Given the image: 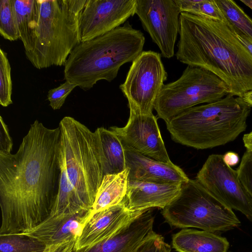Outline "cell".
<instances>
[{
    "mask_svg": "<svg viewBox=\"0 0 252 252\" xmlns=\"http://www.w3.org/2000/svg\"><path fill=\"white\" fill-rule=\"evenodd\" d=\"M59 126L35 120L15 154L0 153V235L30 230L49 216L61 175Z\"/></svg>",
    "mask_w": 252,
    "mask_h": 252,
    "instance_id": "obj_1",
    "label": "cell"
},
{
    "mask_svg": "<svg viewBox=\"0 0 252 252\" xmlns=\"http://www.w3.org/2000/svg\"><path fill=\"white\" fill-rule=\"evenodd\" d=\"M179 34L177 60L212 72L227 85L233 95L241 97L252 91V55L228 21L181 12Z\"/></svg>",
    "mask_w": 252,
    "mask_h": 252,
    "instance_id": "obj_2",
    "label": "cell"
},
{
    "mask_svg": "<svg viewBox=\"0 0 252 252\" xmlns=\"http://www.w3.org/2000/svg\"><path fill=\"white\" fill-rule=\"evenodd\" d=\"M145 41L141 31L126 22L76 46L64 65V78L85 91L100 80L110 82L123 64L132 62L143 51Z\"/></svg>",
    "mask_w": 252,
    "mask_h": 252,
    "instance_id": "obj_3",
    "label": "cell"
},
{
    "mask_svg": "<svg viewBox=\"0 0 252 252\" xmlns=\"http://www.w3.org/2000/svg\"><path fill=\"white\" fill-rule=\"evenodd\" d=\"M251 107L228 94L216 101L194 106L166 123L175 142L207 149L234 141L246 129Z\"/></svg>",
    "mask_w": 252,
    "mask_h": 252,
    "instance_id": "obj_4",
    "label": "cell"
},
{
    "mask_svg": "<svg viewBox=\"0 0 252 252\" xmlns=\"http://www.w3.org/2000/svg\"><path fill=\"white\" fill-rule=\"evenodd\" d=\"M59 126L60 162L82 208L92 210L104 177L98 134L69 116L63 117Z\"/></svg>",
    "mask_w": 252,
    "mask_h": 252,
    "instance_id": "obj_5",
    "label": "cell"
},
{
    "mask_svg": "<svg viewBox=\"0 0 252 252\" xmlns=\"http://www.w3.org/2000/svg\"><path fill=\"white\" fill-rule=\"evenodd\" d=\"M40 15L32 50L26 54L34 67L64 65L81 41L79 21L87 0H39Z\"/></svg>",
    "mask_w": 252,
    "mask_h": 252,
    "instance_id": "obj_6",
    "label": "cell"
},
{
    "mask_svg": "<svg viewBox=\"0 0 252 252\" xmlns=\"http://www.w3.org/2000/svg\"><path fill=\"white\" fill-rule=\"evenodd\" d=\"M161 213L170 225L183 229L195 228L215 233L227 231L241 224L233 210L196 180L189 179L183 184L178 195Z\"/></svg>",
    "mask_w": 252,
    "mask_h": 252,
    "instance_id": "obj_7",
    "label": "cell"
},
{
    "mask_svg": "<svg viewBox=\"0 0 252 252\" xmlns=\"http://www.w3.org/2000/svg\"><path fill=\"white\" fill-rule=\"evenodd\" d=\"M228 94V87L216 75L188 65L179 78L163 85L154 109L166 124L191 107L216 101Z\"/></svg>",
    "mask_w": 252,
    "mask_h": 252,
    "instance_id": "obj_8",
    "label": "cell"
},
{
    "mask_svg": "<svg viewBox=\"0 0 252 252\" xmlns=\"http://www.w3.org/2000/svg\"><path fill=\"white\" fill-rule=\"evenodd\" d=\"M161 54L143 51L132 62L120 89L129 109L144 114H153L157 99L167 78Z\"/></svg>",
    "mask_w": 252,
    "mask_h": 252,
    "instance_id": "obj_9",
    "label": "cell"
},
{
    "mask_svg": "<svg viewBox=\"0 0 252 252\" xmlns=\"http://www.w3.org/2000/svg\"><path fill=\"white\" fill-rule=\"evenodd\" d=\"M195 180L224 205L252 221V197L241 182L237 170L225 163L222 155H210Z\"/></svg>",
    "mask_w": 252,
    "mask_h": 252,
    "instance_id": "obj_10",
    "label": "cell"
},
{
    "mask_svg": "<svg viewBox=\"0 0 252 252\" xmlns=\"http://www.w3.org/2000/svg\"><path fill=\"white\" fill-rule=\"evenodd\" d=\"M181 13L175 0H136L135 14L165 58L175 55Z\"/></svg>",
    "mask_w": 252,
    "mask_h": 252,
    "instance_id": "obj_11",
    "label": "cell"
},
{
    "mask_svg": "<svg viewBox=\"0 0 252 252\" xmlns=\"http://www.w3.org/2000/svg\"><path fill=\"white\" fill-rule=\"evenodd\" d=\"M128 121L124 127L111 126L125 148L162 162L170 159L161 137L157 118L153 114H144L129 109Z\"/></svg>",
    "mask_w": 252,
    "mask_h": 252,
    "instance_id": "obj_12",
    "label": "cell"
},
{
    "mask_svg": "<svg viewBox=\"0 0 252 252\" xmlns=\"http://www.w3.org/2000/svg\"><path fill=\"white\" fill-rule=\"evenodd\" d=\"M136 0H87L79 21L81 42L102 35L135 14Z\"/></svg>",
    "mask_w": 252,
    "mask_h": 252,
    "instance_id": "obj_13",
    "label": "cell"
},
{
    "mask_svg": "<svg viewBox=\"0 0 252 252\" xmlns=\"http://www.w3.org/2000/svg\"><path fill=\"white\" fill-rule=\"evenodd\" d=\"M147 210H130L125 197L119 204L91 212L73 250L92 246L112 236Z\"/></svg>",
    "mask_w": 252,
    "mask_h": 252,
    "instance_id": "obj_14",
    "label": "cell"
},
{
    "mask_svg": "<svg viewBox=\"0 0 252 252\" xmlns=\"http://www.w3.org/2000/svg\"><path fill=\"white\" fill-rule=\"evenodd\" d=\"M125 153L128 181L183 184L189 179L184 171L172 162L157 160L126 148H125Z\"/></svg>",
    "mask_w": 252,
    "mask_h": 252,
    "instance_id": "obj_15",
    "label": "cell"
},
{
    "mask_svg": "<svg viewBox=\"0 0 252 252\" xmlns=\"http://www.w3.org/2000/svg\"><path fill=\"white\" fill-rule=\"evenodd\" d=\"M92 210H82L74 214L49 215L34 227L18 233L34 238L49 246L76 238L81 235Z\"/></svg>",
    "mask_w": 252,
    "mask_h": 252,
    "instance_id": "obj_16",
    "label": "cell"
},
{
    "mask_svg": "<svg viewBox=\"0 0 252 252\" xmlns=\"http://www.w3.org/2000/svg\"><path fill=\"white\" fill-rule=\"evenodd\" d=\"M154 219L150 209L147 210L112 236L72 252H134L154 232Z\"/></svg>",
    "mask_w": 252,
    "mask_h": 252,
    "instance_id": "obj_17",
    "label": "cell"
},
{
    "mask_svg": "<svg viewBox=\"0 0 252 252\" xmlns=\"http://www.w3.org/2000/svg\"><path fill=\"white\" fill-rule=\"evenodd\" d=\"M182 185L128 180L127 206L133 211L162 209L178 195Z\"/></svg>",
    "mask_w": 252,
    "mask_h": 252,
    "instance_id": "obj_18",
    "label": "cell"
},
{
    "mask_svg": "<svg viewBox=\"0 0 252 252\" xmlns=\"http://www.w3.org/2000/svg\"><path fill=\"white\" fill-rule=\"evenodd\" d=\"M172 247L178 252H227L229 243L214 232L184 228L172 236Z\"/></svg>",
    "mask_w": 252,
    "mask_h": 252,
    "instance_id": "obj_19",
    "label": "cell"
},
{
    "mask_svg": "<svg viewBox=\"0 0 252 252\" xmlns=\"http://www.w3.org/2000/svg\"><path fill=\"white\" fill-rule=\"evenodd\" d=\"M128 170L104 176L97 190L92 213L102 211L121 203L125 198L128 185Z\"/></svg>",
    "mask_w": 252,
    "mask_h": 252,
    "instance_id": "obj_20",
    "label": "cell"
},
{
    "mask_svg": "<svg viewBox=\"0 0 252 252\" xmlns=\"http://www.w3.org/2000/svg\"><path fill=\"white\" fill-rule=\"evenodd\" d=\"M17 25L25 54L32 49L40 15L39 0H14Z\"/></svg>",
    "mask_w": 252,
    "mask_h": 252,
    "instance_id": "obj_21",
    "label": "cell"
},
{
    "mask_svg": "<svg viewBox=\"0 0 252 252\" xmlns=\"http://www.w3.org/2000/svg\"><path fill=\"white\" fill-rule=\"evenodd\" d=\"M101 145L104 176L120 173L126 169L125 148L117 135L109 129H96Z\"/></svg>",
    "mask_w": 252,
    "mask_h": 252,
    "instance_id": "obj_22",
    "label": "cell"
},
{
    "mask_svg": "<svg viewBox=\"0 0 252 252\" xmlns=\"http://www.w3.org/2000/svg\"><path fill=\"white\" fill-rule=\"evenodd\" d=\"M60 166L61 175L58 191L50 215L74 214L86 210L82 208L66 170L61 162Z\"/></svg>",
    "mask_w": 252,
    "mask_h": 252,
    "instance_id": "obj_23",
    "label": "cell"
},
{
    "mask_svg": "<svg viewBox=\"0 0 252 252\" xmlns=\"http://www.w3.org/2000/svg\"><path fill=\"white\" fill-rule=\"evenodd\" d=\"M46 246L20 233L0 235V252H44Z\"/></svg>",
    "mask_w": 252,
    "mask_h": 252,
    "instance_id": "obj_24",
    "label": "cell"
},
{
    "mask_svg": "<svg viewBox=\"0 0 252 252\" xmlns=\"http://www.w3.org/2000/svg\"><path fill=\"white\" fill-rule=\"evenodd\" d=\"M227 20L252 39V19L233 0H216Z\"/></svg>",
    "mask_w": 252,
    "mask_h": 252,
    "instance_id": "obj_25",
    "label": "cell"
},
{
    "mask_svg": "<svg viewBox=\"0 0 252 252\" xmlns=\"http://www.w3.org/2000/svg\"><path fill=\"white\" fill-rule=\"evenodd\" d=\"M181 12L226 22L216 0H175Z\"/></svg>",
    "mask_w": 252,
    "mask_h": 252,
    "instance_id": "obj_26",
    "label": "cell"
},
{
    "mask_svg": "<svg viewBox=\"0 0 252 252\" xmlns=\"http://www.w3.org/2000/svg\"><path fill=\"white\" fill-rule=\"evenodd\" d=\"M0 34L10 41L20 39L14 0H0Z\"/></svg>",
    "mask_w": 252,
    "mask_h": 252,
    "instance_id": "obj_27",
    "label": "cell"
},
{
    "mask_svg": "<svg viewBox=\"0 0 252 252\" xmlns=\"http://www.w3.org/2000/svg\"><path fill=\"white\" fill-rule=\"evenodd\" d=\"M11 66L7 54L0 49V104L7 107L13 103Z\"/></svg>",
    "mask_w": 252,
    "mask_h": 252,
    "instance_id": "obj_28",
    "label": "cell"
},
{
    "mask_svg": "<svg viewBox=\"0 0 252 252\" xmlns=\"http://www.w3.org/2000/svg\"><path fill=\"white\" fill-rule=\"evenodd\" d=\"M76 87V85L66 81L58 87L50 89L47 96L51 108L54 110L60 109L67 97Z\"/></svg>",
    "mask_w": 252,
    "mask_h": 252,
    "instance_id": "obj_29",
    "label": "cell"
},
{
    "mask_svg": "<svg viewBox=\"0 0 252 252\" xmlns=\"http://www.w3.org/2000/svg\"><path fill=\"white\" fill-rule=\"evenodd\" d=\"M236 170L241 182L252 197V151L246 150Z\"/></svg>",
    "mask_w": 252,
    "mask_h": 252,
    "instance_id": "obj_30",
    "label": "cell"
},
{
    "mask_svg": "<svg viewBox=\"0 0 252 252\" xmlns=\"http://www.w3.org/2000/svg\"><path fill=\"white\" fill-rule=\"evenodd\" d=\"M170 246L163 237L154 232L137 248L134 252H171Z\"/></svg>",
    "mask_w": 252,
    "mask_h": 252,
    "instance_id": "obj_31",
    "label": "cell"
},
{
    "mask_svg": "<svg viewBox=\"0 0 252 252\" xmlns=\"http://www.w3.org/2000/svg\"><path fill=\"white\" fill-rule=\"evenodd\" d=\"M12 146L7 126L0 116V153H10Z\"/></svg>",
    "mask_w": 252,
    "mask_h": 252,
    "instance_id": "obj_32",
    "label": "cell"
},
{
    "mask_svg": "<svg viewBox=\"0 0 252 252\" xmlns=\"http://www.w3.org/2000/svg\"><path fill=\"white\" fill-rule=\"evenodd\" d=\"M76 240V238H73L58 244L46 246L44 252H72L74 249Z\"/></svg>",
    "mask_w": 252,
    "mask_h": 252,
    "instance_id": "obj_33",
    "label": "cell"
},
{
    "mask_svg": "<svg viewBox=\"0 0 252 252\" xmlns=\"http://www.w3.org/2000/svg\"><path fill=\"white\" fill-rule=\"evenodd\" d=\"M228 24L233 31L238 39L246 47L250 53L252 55V39L233 26L228 21Z\"/></svg>",
    "mask_w": 252,
    "mask_h": 252,
    "instance_id": "obj_34",
    "label": "cell"
},
{
    "mask_svg": "<svg viewBox=\"0 0 252 252\" xmlns=\"http://www.w3.org/2000/svg\"><path fill=\"white\" fill-rule=\"evenodd\" d=\"M225 163L230 166H234L239 162L240 158L238 155L233 152H228L223 155Z\"/></svg>",
    "mask_w": 252,
    "mask_h": 252,
    "instance_id": "obj_35",
    "label": "cell"
},
{
    "mask_svg": "<svg viewBox=\"0 0 252 252\" xmlns=\"http://www.w3.org/2000/svg\"><path fill=\"white\" fill-rule=\"evenodd\" d=\"M243 141L246 150L252 151V130L244 135Z\"/></svg>",
    "mask_w": 252,
    "mask_h": 252,
    "instance_id": "obj_36",
    "label": "cell"
},
{
    "mask_svg": "<svg viewBox=\"0 0 252 252\" xmlns=\"http://www.w3.org/2000/svg\"><path fill=\"white\" fill-rule=\"evenodd\" d=\"M241 98L251 107H252V91L245 93Z\"/></svg>",
    "mask_w": 252,
    "mask_h": 252,
    "instance_id": "obj_37",
    "label": "cell"
},
{
    "mask_svg": "<svg viewBox=\"0 0 252 252\" xmlns=\"http://www.w3.org/2000/svg\"><path fill=\"white\" fill-rule=\"evenodd\" d=\"M240 1L252 10V0H240Z\"/></svg>",
    "mask_w": 252,
    "mask_h": 252,
    "instance_id": "obj_38",
    "label": "cell"
}]
</instances>
